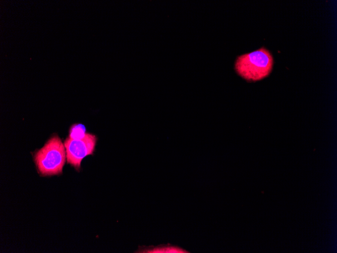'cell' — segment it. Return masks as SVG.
<instances>
[{"label":"cell","instance_id":"6da1fadb","mask_svg":"<svg viewBox=\"0 0 337 253\" xmlns=\"http://www.w3.org/2000/svg\"><path fill=\"white\" fill-rule=\"evenodd\" d=\"M273 63V58L270 52L264 47H261L238 57L235 68L237 73L244 79L255 81L269 74Z\"/></svg>","mask_w":337,"mask_h":253},{"label":"cell","instance_id":"7a4b0ae2","mask_svg":"<svg viewBox=\"0 0 337 253\" xmlns=\"http://www.w3.org/2000/svg\"><path fill=\"white\" fill-rule=\"evenodd\" d=\"M65 148L60 137L55 135L35 153V162L41 175L49 176L62 172L66 161Z\"/></svg>","mask_w":337,"mask_h":253},{"label":"cell","instance_id":"3957f363","mask_svg":"<svg viewBox=\"0 0 337 253\" xmlns=\"http://www.w3.org/2000/svg\"><path fill=\"white\" fill-rule=\"evenodd\" d=\"M96 141V136L90 133H86L85 136L81 139L67 138L64 146L68 163L79 169L82 159L88 155L93 154Z\"/></svg>","mask_w":337,"mask_h":253},{"label":"cell","instance_id":"277c9868","mask_svg":"<svg viewBox=\"0 0 337 253\" xmlns=\"http://www.w3.org/2000/svg\"><path fill=\"white\" fill-rule=\"evenodd\" d=\"M85 131L84 125L80 124H74L71 127L69 137L72 139L82 138L86 133Z\"/></svg>","mask_w":337,"mask_h":253},{"label":"cell","instance_id":"5b68a950","mask_svg":"<svg viewBox=\"0 0 337 253\" xmlns=\"http://www.w3.org/2000/svg\"><path fill=\"white\" fill-rule=\"evenodd\" d=\"M145 252H187L179 247L175 246H167L163 247H157L153 249L148 250Z\"/></svg>","mask_w":337,"mask_h":253}]
</instances>
